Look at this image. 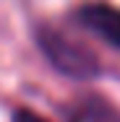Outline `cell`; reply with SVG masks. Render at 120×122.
Listing matches in <instances>:
<instances>
[{"instance_id":"7a4b0ae2","label":"cell","mask_w":120,"mask_h":122,"mask_svg":"<svg viewBox=\"0 0 120 122\" xmlns=\"http://www.w3.org/2000/svg\"><path fill=\"white\" fill-rule=\"evenodd\" d=\"M76 18L81 21V26L94 31L99 39L120 49V8L107 3H86L78 8Z\"/></svg>"},{"instance_id":"6da1fadb","label":"cell","mask_w":120,"mask_h":122,"mask_svg":"<svg viewBox=\"0 0 120 122\" xmlns=\"http://www.w3.org/2000/svg\"><path fill=\"white\" fill-rule=\"evenodd\" d=\"M37 42H39V49L45 52L52 68L60 70L68 78H94L99 73V62L97 57L89 52L86 47L71 42L68 36H63L60 31L55 29H47L42 26L37 31Z\"/></svg>"},{"instance_id":"3957f363","label":"cell","mask_w":120,"mask_h":122,"mask_svg":"<svg viewBox=\"0 0 120 122\" xmlns=\"http://www.w3.org/2000/svg\"><path fill=\"white\" fill-rule=\"evenodd\" d=\"M89 117H91V122H120V114H115V112H112L107 104H102V101H91Z\"/></svg>"},{"instance_id":"277c9868","label":"cell","mask_w":120,"mask_h":122,"mask_svg":"<svg viewBox=\"0 0 120 122\" xmlns=\"http://www.w3.org/2000/svg\"><path fill=\"white\" fill-rule=\"evenodd\" d=\"M13 122H47V120L34 114V112H29V109H16L13 112Z\"/></svg>"}]
</instances>
